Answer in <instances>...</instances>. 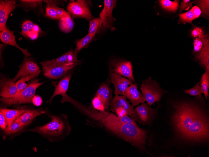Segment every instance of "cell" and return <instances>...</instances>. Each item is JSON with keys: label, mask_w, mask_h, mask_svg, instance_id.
Instances as JSON below:
<instances>
[{"label": "cell", "mask_w": 209, "mask_h": 157, "mask_svg": "<svg viewBox=\"0 0 209 157\" xmlns=\"http://www.w3.org/2000/svg\"><path fill=\"white\" fill-rule=\"evenodd\" d=\"M174 107L173 123L181 137L194 142L208 139V118L202 109L197 105L184 102L176 103Z\"/></svg>", "instance_id": "cell-1"}, {"label": "cell", "mask_w": 209, "mask_h": 157, "mask_svg": "<svg viewBox=\"0 0 209 157\" xmlns=\"http://www.w3.org/2000/svg\"><path fill=\"white\" fill-rule=\"evenodd\" d=\"M103 128L115 135L141 149H145L147 131L137 125L120 122L116 118L108 116L97 118L86 124Z\"/></svg>", "instance_id": "cell-2"}, {"label": "cell", "mask_w": 209, "mask_h": 157, "mask_svg": "<svg viewBox=\"0 0 209 157\" xmlns=\"http://www.w3.org/2000/svg\"><path fill=\"white\" fill-rule=\"evenodd\" d=\"M48 116L51 118L50 122L28 131L38 133L52 142L59 141L70 134L72 128L66 115L48 114Z\"/></svg>", "instance_id": "cell-3"}, {"label": "cell", "mask_w": 209, "mask_h": 157, "mask_svg": "<svg viewBox=\"0 0 209 157\" xmlns=\"http://www.w3.org/2000/svg\"><path fill=\"white\" fill-rule=\"evenodd\" d=\"M54 59L51 60L42 61L40 64L42 66L44 75L47 78L58 79L65 75L79 64L60 63L56 62Z\"/></svg>", "instance_id": "cell-4"}, {"label": "cell", "mask_w": 209, "mask_h": 157, "mask_svg": "<svg viewBox=\"0 0 209 157\" xmlns=\"http://www.w3.org/2000/svg\"><path fill=\"white\" fill-rule=\"evenodd\" d=\"M35 81L28 85V86L17 96L13 97L1 98L2 102L4 105L10 106L32 103V99L35 95L36 89L43 84Z\"/></svg>", "instance_id": "cell-5"}, {"label": "cell", "mask_w": 209, "mask_h": 157, "mask_svg": "<svg viewBox=\"0 0 209 157\" xmlns=\"http://www.w3.org/2000/svg\"><path fill=\"white\" fill-rule=\"evenodd\" d=\"M140 89L145 101L150 107L155 102L160 101L165 92L159 84L150 77L142 81Z\"/></svg>", "instance_id": "cell-6"}, {"label": "cell", "mask_w": 209, "mask_h": 157, "mask_svg": "<svg viewBox=\"0 0 209 157\" xmlns=\"http://www.w3.org/2000/svg\"><path fill=\"white\" fill-rule=\"evenodd\" d=\"M89 1L70 0L67 9L71 14L72 18H82L89 20L93 18L90 8Z\"/></svg>", "instance_id": "cell-7"}, {"label": "cell", "mask_w": 209, "mask_h": 157, "mask_svg": "<svg viewBox=\"0 0 209 157\" xmlns=\"http://www.w3.org/2000/svg\"><path fill=\"white\" fill-rule=\"evenodd\" d=\"M18 71L13 79L15 81L21 77L28 76L30 80L38 76L41 72L40 67L32 59L25 57L19 66Z\"/></svg>", "instance_id": "cell-8"}, {"label": "cell", "mask_w": 209, "mask_h": 157, "mask_svg": "<svg viewBox=\"0 0 209 157\" xmlns=\"http://www.w3.org/2000/svg\"><path fill=\"white\" fill-rule=\"evenodd\" d=\"M117 0H105L103 9L100 13V18L103 22V26L105 28L110 29L112 32L115 29L114 26L115 19L112 15L113 8L116 6Z\"/></svg>", "instance_id": "cell-9"}, {"label": "cell", "mask_w": 209, "mask_h": 157, "mask_svg": "<svg viewBox=\"0 0 209 157\" xmlns=\"http://www.w3.org/2000/svg\"><path fill=\"white\" fill-rule=\"evenodd\" d=\"M154 112L150 107L145 103H142L134 109L132 118L140 124L147 125L150 123L154 118Z\"/></svg>", "instance_id": "cell-10"}, {"label": "cell", "mask_w": 209, "mask_h": 157, "mask_svg": "<svg viewBox=\"0 0 209 157\" xmlns=\"http://www.w3.org/2000/svg\"><path fill=\"white\" fill-rule=\"evenodd\" d=\"M109 76L110 82L114 85L115 95H123L129 86L133 83V81L119 74L110 68Z\"/></svg>", "instance_id": "cell-11"}, {"label": "cell", "mask_w": 209, "mask_h": 157, "mask_svg": "<svg viewBox=\"0 0 209 157\" xmlns=\"http://www.w3.org/2000/svg\"><path fill=\"white\" fill-rule=\"evenodd\" d=\"M18 6L15 0H0V32L2 31L4 28L7 27L6 23L10 13Z\"/></svg>", "instance_id": "cell-12"}, {"label": "cell", "mask_w": 209, "mask_h": 157, "mask_svg": "<svg viewBox=\"0 0 209 157\" xmlns=\"http://www.w3.org/2000/svg\"><path fill=\"white\" fill-rule=\"evenodd\" d=\"M112 61L111 64L113 70L132 81H135L133 75L132 64L130 61L123 60Z\"/></svg>", "instance_id": "cell-13"}, {"label": "cell", "mask_w": 209, "mask_h": 157, "mask_svg": "<svg viewBox=\"0 0 209 157\" xmlns=\"http://www.w3.org/2000/svg\"><path fill=\"white\" fill-rule=\"evenodd\" d=\"M14 33V31L10 30L7 27L4 28L0 33V39L1 41L5 44L10 45L18 49L23 52L25 57L32 55V54L28 51L27 49H23L17 44Z\"/></svg>", "instance_id": "cell-14"}, {"label": "cell", "mask_w": 209, "mask_h": 157, "mask_svg": "<svg viewBox=\"0 0 209 157\" xmlns=\"http://www.w3.org/2000/svg\"><path fill=\"white\" fill-rule=\"evenodd\" d=\"M123 96L127 98L134 107L145 101V97L138 90L135 83L130 85L124 92Z\"/></svg>", "instance_id": "cell-15"}, {"label": "cell", "mask_w": 209, "mask_h": 157, "mask_svg": "<svg viewBox=\"0 0 209 157\" xmlns=\"http://www.w3.org/2000/svg\"><path fill=\"white\" fill-rule=\"evenodd\" d=\"M17 91L16 82L10 78L2 77L0 79V96L3 97H13Z\"/></svg>", "instance_id": "cell-16"}, {"label": "cell", "mask_w": 209, "mask_h": 157, "mask_svg": "<svg viewBox=\"0 0 209 157\" xmlns=\"http://www.w3.org/2000/svg\"><path fill=\"white\" fill-rule=\"evenodd\" d=\"M126 98L124 96L115 95L110 102V109L114 113L116 108L122 107L126 110L128 115L132 117L134 113V107L130 104Z\"/></svg>", "instance_id": "cell-17"}, {"label": "cell", "mask_w": 209, "mask_h": 157, "mask_svg": "<svg viewBox=\"0 0 209 157\" xmlns=\"http://www.w3.org/2000/svg\"><path fill=\"white\" fill-rule=\"evenodd\" d=\"M109 84H102L97 90L95 96L98 97L103 103L106 112H109L110 102L112 98V90L110 87Z\"/></svg>", "instance_id": "cell-18"}, {"label": "cell", "mask_w": 209, "mask_h": 157, "mask_svg": "<svg viewBox=\"0 0 209 157\" xmlns=\"http://www.w3.org/2000/svg\"><path fill=\"white\" fill-rule=\"evenodd\" d=\"M47 111L40 108L29 109L18 117L14 121L18 122L26 127L29 125L36 117L43 114L47 113Z\"/></svg>", "instance_id": "cell-19"}, {"label": "cell", "mask_w": 209, "mask_h": 157, "mask_svg": "<svg viewBox=\"0 0 209 157\" xmlns=\"http://www.w3.org/2000/svg\"><path fill=\"white\" fill-rule=\"evenodd\" d=\"M39 27L29 20L24 21L22 25L20 34L25 37L35 39L38 36L40 32Z\"/></svg>", "instance_id": "cell-20"}, {"label": "cell", "mask_w": 209, "mask_h": 157, "mask_svg": "<svg viewBox=\"0 0 209 157\" xmlns=\"http://www.w3.org/2000/svg\"><path fill=\"white\" fill-rule=\"evenodd\" d=\"M71 74L66 75L58 83L56 86L53 94L46 102L51 104L53 98L56 96L60 95L62 96L66 94L70 80L71 77Z\"/></svg>", "instance_id": "cell-21"}, {"label": "cell", "mask_w": 209, "mask_h": 157, "mask_svg": "<svg viewBox=\"0 0 209 157\" xmlns=\"http://www.w3.org/2000/svg\"><path fill=\"white\" fill-rule=\"evenodd\" d=\"M29 109H11L1 108L0 111L4 115L7 124V127H9L12 122L19 116Z\"/></svg>", "instance_id": "cell-22"}, {"label": "cell", "mask_w": 209, "mask_h": 157, "mask_svg": "<svg viewBox=\"0 0 209 157\" xmlns=\"http://www.w3.org/2000/svg\"><path fill=\"white\" fill-rule=\"evenodd\" d=\"M194 49L192 52L196 54L209 44V39L207 34L194 39Z\"/></svg>", "instance_id": "cell-23"}, {"label": "cell", "mask_w": 209, "mask_h": 157, "mask_svg": "<svg viewBox=\"0 0 209 157\" xmlns=\"http://www.w3.org/2000/svg\"><path fill=\"white\" fill-rule=\"evenodd\" d=\"M195 57L204 68H209V44L196 54Z\"/></svg>", "instance_id": "cell-24"}, {"label": "cell", "mask_w": 209, "mask_h": 157, "mask_svg": "<svg viewBox=\"0 0 209 157\" xmlns=\"http://www.w3.org/2000/svg\"><path fill=\"white\" fill-rule=\"evenodd\" d=\"M44 1L47 3L45 7L46 12L44 16L52 19L59 20L57 13L58 7L55 3V1L44 0Z\"/></svg>", "instance_id": "cell-25"}, {"label": "cell", "mask_w": 209, "mask_h": 157, "mask_svg": "<svg viewBox=\"0 0 209 157\" xmlns=\"http://www.w3.org/2000/svg\"><path fill=\"white\" fill-rule=\"evenodd\" d=\"M200 82V86L202 93L207 100L208 98L209 87V68H206L205 72L202 74Z\"/></svg>", "instance_id": "cell-26"}, {"label": "cell", "mask_w": 209, "mask_h": 157, "mask_svg": "<svg viewBox=\"0 0 209 157\" xmlns=\"http://www.w3.org/2000/svg\"><path fill=\"white\" fill-rule=\"evenodd\" d=\"M89 23V34H95L103 29V22L100 18L92 19Z\"/></svg>", "instance_id": "cell-27"}, {"label": "cell", "mask_w": 209, "mask_h": 157, "mask_svg": "<svg viewBox=\"0 0 209 157\" xmlns=\"http://www.w3.org/2000/svg\"><path fill=\"white\" fill-rule=\"evenodd\" d=\"M74 25L71 17L66 18L59 20V25L60 29L63 32L69 33L72 29Z\"/></svg>", "instance_id": "cell-28"}, {"label": "cell", "mask_w": 209, "mask_h": 157, "mask_svg": "<svg viewBox=\"0 0 209 157\" xmlns=\"http://www.w3.org/2000/svg\"><path fill=\"white\" fill-rule=\"evenodd\" d=\"M25 127L20 123L13 121L9 127H6L4 132L7 135L14 134L20 132Z\"/></svg>", "instance_id": "cell-29"}, {"label": "cell", "mask_w": 209, "mask_h": 157, "mask_svg": "<svg viewBox=\"0 0 209 157\" xmlns=\"http://www.w3.org/2000/svg\"><path fill=\"white\" fill-rule=\"evenodd\" d=\"M159 2L163 8L171 11H176L179 6L178 1L177 0L172 2L169 0H159Z\"/></svg>", "instance_id": "cell-30"}, {"label": "cell", "mask_w": 209, "mask_h": 157, "mask_svg": "<svg viewBox=\"0 0 209 157\" xmlns=\"http://www.w3.org/2000/svg\"><path fill=\"white\" fill-rule=\"evenodd\" d=\"M95 36V34L88 33L84 37L78 41L76 44L75 51L78 52L89 43Z\"/></svg>", "instance_id": "cell-31"}, {"label": "cell", "mask_w": 209, "mask_h": 157, "mask_svg": "<svg viewBox=\"0 0 209 157\" xmlns=\"http://www.w3.org/2000/svg\"><path fill=\"white\" fill-rule=\"evenodd\" d=\"M29 80H30L28 76H23L21 77L20 79L16 82L17 91L14 97L17 96L27 87L28 85L25 82Z\"/></svg>", "instance_id": "cell-32"}, {"label": "cell", "mask_w": 209, "mask_h": 157, "mask_svg": "<svg viewBox=\"0 0 209 157\" xmlns=\"http://www.w3.org/2000/svg\"><path fill=\"white\" fill-rule=\"evenodd\" d=\"M179 21L182 23H188L192 24V21L195 19L191 10L183 13L179 14Z\"/></svg>", "instance_id": "cell-33"}, {"label": "cell", "mask_w": 209, "mask_h": 157, "mask_svg": "<svg viewBox=\"0 0 209 157\" xmlns=\"http://www.w3.org/2000/svg\"><path fill=\"white\" fill-rule=\"evenodd\" d=\"M184 92L193 96H201L202 93L200 86V82H198L193 88L184 90Z\"/></svg>", "instance_id": "cell-34"}, {"label": "cell", "mask_w": 209, "mask_h": 157, "mask_svg": "<svg viewBox=\"0 0 209 157\" xmlns=\"http://www.w3.org/2000/svg\"><path fill=\"white\" fill-rule=\"evenodd\" d=\"M92 107L95 109L101 111H106L104 105L99 97L95 96L92 99Z\"/></svg>", "instance_id": "cell-35"}, {"label": "cell", "mask_w": 209, "mask_h": 157, "mask_svg": "<svg viewBox=\"0 0 209 157\" xmlns=\"http://www.w3.org/2000/svg\"><path fill=\"white\" fill-rule=\"evenodd\" d=\"M198 5L204 15H209V1L200 0L198 1Z\"/></svg>", "instance_id": "cell-36"}, {"label": "cell", "mask_w": 209, "mask_h": 157, "mask_svg": "<svg viewBox=\"0 0 209 157\" xmlns=\"http://www.w3.org/2000/svg\"><path fill=\"white\" fill-rule=\"evenodd\" d=\"M23 5L30 8H35L40 5L42 0H21Z\"/></svg>", "instance_id": "cell-37"}, {"label": "cell", "mask_w": 209, "mask_h": 157, "mask_svg": "<svg viewBox=\"0 0 209 157\" xmlns=\"http://www.w3.org/2000/svg\"><path fill=\"white\" fill-rule=\"evenodd\" d=\"M77 51L71 50L68 51V63H74L78 62L77 57Z\"/></svg>", "instance_id": "cell-38"}, {"label": "cell", "mask_w": 209, "mask_h": 157, "mask_svg": "<svg viewBox=\"0 0 209 157\" xmlns=\"http://www.w3.org/2000/svg\"><path fill=\"white\" fill-rule=\"evenodd\" d=\"M191 34L194 39L201 37L205 34L202 29L197 26H195L192 29Z\"/></svg>", "instance_id": "cell-39"}, {"label": "cell", "mask_w": 209, "mask_h": 157, "mask_svg": "<svg viewBox=\"0 0 209 157\" xmlns=\"http://www.w3.org/2000/svg\"><path fill=\"white\" fill-rule=\"evenodd\" d=\"M57 13L59 20L64 18L71 17V14L69 12L66 11L63 8L58 7L57 9Z\"/></svg>", "instance_id": "cell-40"}, {"label": "cell", "mask_w": 209, "mask_h": 157, "mask_svg": "<svg viewBox=\"0 0 209 157\" xmlns=\"http://www.w3.org/2000/svg\"><path fill=\"white\" fill-rule=\"evenodd\" d=\"M192 2H191L190 0H183L182 1L180 6V11L187 10L192 6Z\"/></svg>", "instance_id": "cell-41"}, {"label": "cell", "mask_w": 209, "mask_h": 157, "mask_svg": "<svg viewBox=\"0 0 209 157\" xmlns=\"http://www.w3.org/2000/svg\"><path fill=\"white\" fill-rule=\"evenodd\" d=\"M114 113H116L117 116L120 117L128 115V113L126 110L122 107H120L116 108L115 110Z\"/></svg>", "instance_id": "cell-42"}, {"label": "cell", "mask_w": 209, "mask_h": 157, "mask_svg": "<svg viewBox=\"0 0 209 157\" xmlns=\"http://www.w3.org/2000/svg\"><path fill=\"white\" fill-rule=\"evenodd\" d=\"M7 124L6 118L3 114L0 112V126L1 128L3 130H5L6 128Z\"/></svg>", "instance_id": "cell-43"}, {"label": "cell", "mask_w": 209, "mask_h": 157, "mask_svg": "<svg viewBox=\"0 0 209 157\" xmlns=\"http://www.w3.org/2000/svg\"><path fill=\"white\" fill-rule=\"evenodd\" d=\"M43 102L41 97L38 95H35L32 99V103L34 105L37 106H40Z\"/></svg>", "instance_id": "cell-44"}, {"label": "cell", "mask_w": 209, "mask_h": 157, "mask_svg": "<svg viewBox=\"0 0 209 157\" xmlns=\"http://www.w3.org/2000/svg\"><path fill=\"white\" fill-rule=\"evenodd\" d=\"M195 19L198 18L201 13V9L196 6L193 7L191 9Z\"/></svg>", "instance_id": "cell-45"}]
</instances>
